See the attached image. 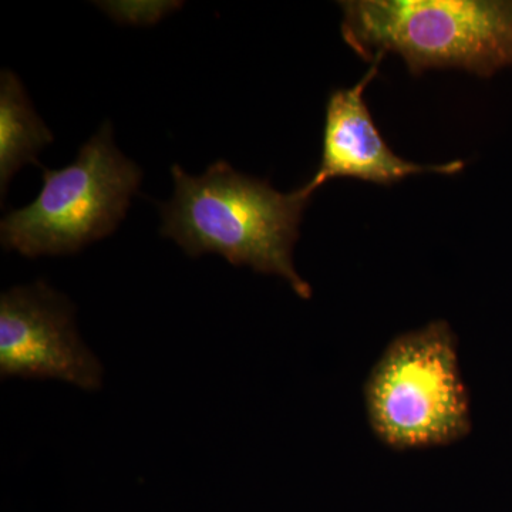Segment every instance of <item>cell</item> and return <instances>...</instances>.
I'll use <instances>...</instances> for the list:
<instances>
[{
  "instance_id": "3957f363",
  "label": "cell",
  "mask_w": 512,
  "mask_h": 512,
  "mask_svg": "<svg viewBox=\"0 0 512 512\" xmlns=\"http://www.w3.org/2000/svg\"><path fill=\"white\" fill-rule=\"evenodd\" d=\"M363 394L370 429L392 450L451 446L473 430L458 339L446 320L396 336L370 370Z\"/></svg>"
},
{
  "instance_id": "7a4b0ae2",
  "label": "cell",
  "mask_w": 512,
  "mask_h": 512,
  "mask_svg": "<svg viewBox=\"0 0 512 512\" xmlns=\"http://www.w3.org/2000/svg\"><path fill=\"white\" fill-rule=\"evenodd\" d=\"M342 35L353 52L402 57L414 76L463 69L491 77L512 69V0H349Z\"/></svg>"
},
{
  "instance_id": "8992f818",
  "label": "cell",
  "mask_w": 512,
  "mask_h": 512,
  "mask_svg": "<svg viewBox=\"0 0 512 512\" xmlns=\"http://www.w3.org/2000/svg\"><path fill=\"white\" fill-rule=\"evenodd\" d=\"M383 59V55L373 57L370 69L355 86L330 93L319 168L301 187L306 197L312 198L323 184L335 178H356L366 183L392 185L409 175H454L464 170V161L431 165L410 163L387 146L365 101L366 87L379 73Z\"/></svg>"
},
{
  "instance_id": "277c9868",
  "label": "cell",
  "mask_w": 512,
  "mask_h": 512,
  "mask_svg": "<svg viewBox=\"0 0 512 512\" xmlns=\"http://www.w3.org/2000/svg\"><path fill=\"white\" fill-rule=\"evenodd\" d=\"M43 170V187L28 207L0 224L6 251L28 258L69 255L113 234L140 185V167L114 146L109 121L63 170Z\"/></svg>"
},
{
  "instance_id": "5b68a950",
  "label": "cell",
  "mask_w": 512,
  "mask_h": 512,
  "mask_svg": "<svg viewBox=\"0 0 512 512\" xmlns=\"http://www.w3.org/2000/svg\"><path fill=\"white\" fill-rule=\"evenodd\" d=\"M0 376L59 380L86 392L103 386L104 367L80 336L73 303L46 282L0 296Z\"/></svg>"
},
{
  "instance_id": "52a82bcc",
  "label": "cell",
  "mask_w": 512,
  "mask_h": 512,
  "mask_svg": "<svg viewBox=\"0 0 512 512\" xmlns=\"http://www.w3.org/2000/svg\"><path fill=\"white\" fill-rule=\"evenodd\" d=\"M53 134L33 110L16 74L3 70L0 79V187L25 164H39L37 154L52 143Z\"/></svg>"
},
{
  "instance_id": "6da1fadb",
  "label": "cell",
  "mask_w": 512,
  "mask_h": 512,
  "mask_svg": "<svg viewBox=\"0 0 512 512\" xmlns=\"http://www.w3.org/2000/svg\"><path fill=\"white\" fill-rule=\"evenodd\" d=\"M173 200L161 207V235L185 254H218L234 266L276 275L302 299L312 288L293 264L303 211L311 198L298 190L282 194L268 181L238 173L227 161L211 164L200 177L171 168Z\"/></svg>"
}]
</instances>
